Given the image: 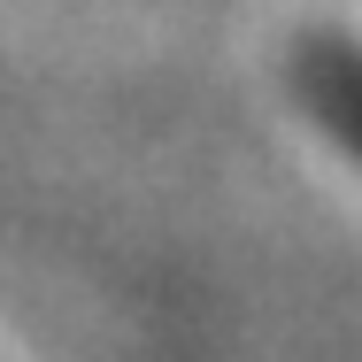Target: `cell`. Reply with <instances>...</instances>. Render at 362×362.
Instances as JSON below:
<instances>
[{"instance_id": "1", "label": "cell", "mask_w": 362, "mask_h": 362, "mask_svg": "<svg viewBox=\"0 0 362 362\" xmlns=\"http://www.w3.org/2000/svg\"><path fill=\"white\" fill-rule=\"evenodd\" d=\"M286 85L300 100V116L362 170V39L339 31V23L300 31L293 54H286Z\"/></svg>"}]
</instances>
